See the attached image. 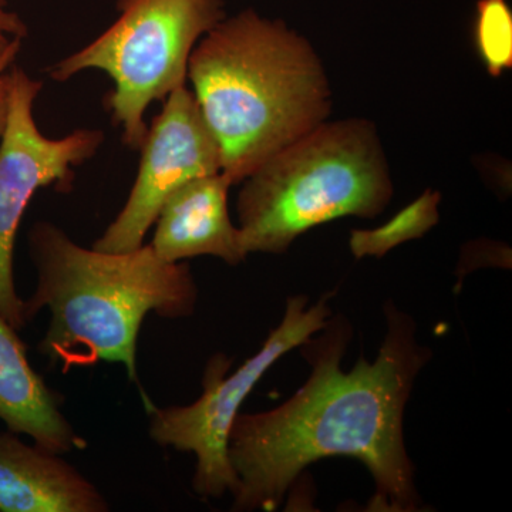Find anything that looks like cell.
Segmentation results:
<instances>
[{"label": "cell", "mask_w": 512, "mask_h": 512, "mask_svg": "<svg viewBox=\"0 0 512 512\" xmlns=\"http://www.w3.org/2000/svg\"><path fill=\"white\" fill-rule=\"evenodd\" d=\"M22 45L13 46L5 55L0 56V138L5 131L9 106V69L16 62Z\"/></svg>", "instance_id": "obj_15"}, {"label": "cell", "mask_w": 512, "mask_h": 512, "mask_svg": "<svg viewBox=\"0 0 512 512\" xmlns=\"http://www.w3.org/2000/svg\"><path fill=\"white\" fill-rule=\"evenodd\" d=\"M106 497L60 454L0 434V511L106 512Z\"/></svg>", "instance_id": "obj_10"}, {"label": "cell", "mask_w": 512, "mask_h": 512, "mask_svg": "<svg viewBox=\"0 0 512 512\" xmlns=\"http://www.w3.org/2000/svg\"><path fill=\"white\" fill-rule=\"evenodd\" d=\"M387 333L373 362L360 357L342 369L350 326L330 318L320 338L301 346L311 365L305 384L285 403L239 413L228 440L238 485L232 511H274L306 467L352 457L375 481L370 511L414 512L421 498L404 444V410L430 350L407 313L384 306Z\"/></svg>", "instance_id": "obj_1"}, {"label": "cell", "mask_w": 512, "mask_h": 512, "mask_svg": "<svg viewBox=\"0 0 512 512\" xmlns=\"http://www.w3.org/2000/svg\"><path fill=\"white\" fill-rule=\"evenodd\" d=\"M441 192L427 188L396 215L372 229H352L349 248L356 259L383 258L394 248L424 237L440 221Z\"/></svg>", "instance_id": "obj_12"}, {"label": "cell", "mask_w": 512, "mask_h": 512, "mask_svg": "<svg viewBox=\"0 0 512 512\" xmlns=\"http://www.w3.org/2000/svg\"><path fill=\"white\" fill-rule=\"evenodd\" d=\"M0 420L12 433L25 434L33 444L50 453L64 456L87 448L86 439L64 416L59 394L30 365L28 348L2 315Z\"/></svg>", "instance_id": "obj_11"}, {"label": "cell", "mask_w": 512, "mask_h": 512, "mask_svg": "<svg viewBox=\"0 0 512 512\" xmlns=\"http://www.w3.org/2000/svg\"><path fill=\"white\" fill-rule=\"evenodd\" d=\"M224 173L205 175L181 185L158 212L151 248L165 262L214 256L237 266L247 259L238 225L228 210L229 188Z\"/></svg>", "instance_id": "obj_9"}, {"label": "cell", "mask_w": 512, "mask_h": 512, "mask_svg": "<svg viewBox=\"0 0 512 512\" xmlns=\"http://www.w3.org/2000/svg\"><path fill=\"white\" fill-rule=\"evenodd\" d=\"M28 35L25 20L10 8L8 0H0V56L5 55L13 46L23 45Z\"/></svg>", "instance_id": "obj_14"}, {"label": "cell", "mask_w": 512, "mask_h": 512, "mask_svg": "<svg viewBox=\"0 0 512 512\" xmlns=\"http://www.w3.org/2000/svg\"><path fill=\"white\" fill-rule=\"evenodd\" d=\"M29 249L36 288L25 301L26 318L49 309L39 349L63 373L120 363L140 386L137 340L148 313L180 319L197 308L190 266L163 261L151 245L127 252L84 248L62 228L39 221L30 229Z\"/></svg>", "instance_id": "obj_3"}, {"label": "cell", "mask_w": 512, "mask_h": 512, "mask_svg": "<svg viewBox=\"0 0 512 512\" xmlns=\"http://www.w3.org/2000/svg\"><path fill=\"white\" fill-rule=\"evenodd\" d=\"M187 80L232 185L333 110L328 72L311 40L252 8L225 16L202 37Z\"/></svg>", "instance_id": "obj_2"}, {"label": "cell", "mask_w": 512, "mask_h": 512, "mask_svg": "<svg viewBox=\"0 0 512 512\" xmlns=\"http://www.w3.org/2000/svg\"><path fill=\"white\" fill-rule=\"evenodd\" d=\"M42 89L43 82L22 67H10L8 119L0 138V315L16 330L29 322L13 274L23 215L37 191L72 190L77 168L92 160L106 140L99 128H77L59 138L45 136L35 119Z\"/></svg>", "instance_id": "obj_7"}, {"label": "cell", "mask_w": 512, "mask_h": 512, "mask_svg": "<svg viewBox=\"0 0 512 512\" xmlns=\"http://www.w3.org/2000/svg\"><path fill=\"white\" fill-rule=\"evenodd\" d=\"M119 15L89 45L47 67L53 82L97 70L113 89L104 107L121 138L138 151L146 140V111L187 86L188 63L198 42L227 16L224 0H116Z\"/></svg>", "instance_id": "obj_5"}, {"label": "cell", "mask_w": 512, "mask_h": 512, "mask_svg": "<svg viewBox=\"0 0 512 512\" xmlns=\"http://www.w3.org/2000/svg\"><path fill=\"white\" fill-rule=\"evenodd\" d=\"M473 43L491 77L497 79L512 69V9L508 0H477Z\"/></svg>", "instance_id": "obj_13"}, {"label": "cell", "mask_w": 512, "mask_h": 512, "mask_svg": "<svg viewBox=\"0 0 512 512\" xmlns=\"http://www.w3.org/2000/svg\"><path fill=\"white\" fill-rule=\"evenodd\" d=\"M239 185L237 225L248 255L285 254L339 218H375L394 195L379 128L365 117L325 121Z\"/></svg>", "instance_id": "obj_4"}, {"label": "cell", "mask_w": 512, "mask_h": 512, "mask_svg": "<svg viewBox=\"0 0 512 512\" xmlns=\"http://www.w3.org/2000/svg\"><path fill=\"white\" fill-rule=\"evenodd\" d=\"M332 295V293H330ZM308 306L306 296H293L286 303L281 323L268 335L262 348L227 376L232 360L211 357L202 377V394L187 406L146 407L150 416V437L161 447L194 454L192 488L202 498L232 494L238 478L229 463L228 440L242 404L272 366L328 325L332 318L329 296Z\"/></svg>", "instance_id": "obj_6"}, {"label": "cell", "mask_w": 512, "mask_h": 512, "mask_svg": "<svg viewBox=\"0 0 512 512\" xmlns=\"http://www.w3.org/2000/svg\"><path fill=\"white\" fill-rule=\"evenodd\" d=\"M138 151L140 164L126 204L94 242V249L127 252L143 247L158 212L175 190L222 170L220 147L187 86L164 100Z\"/></svg>", "instance_id": "obj_8"}]
</instances>
